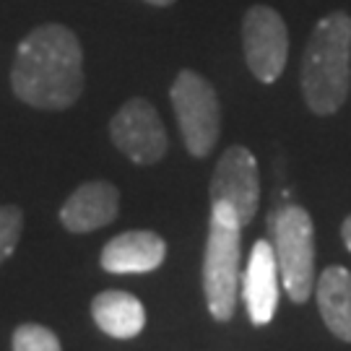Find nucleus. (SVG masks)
Returning <instances> with one entry per match:
<instances>
[{"label": "nucleus", "instance_id": "obj_1", "mask_svg": "<svg viewBox=\"0 0 351 351\" xmlns=\"http://www.w3.org/2000/svg\"><path fill=\"white\" fill-rule=\"evenodd\" d=\"M11 88L37 110H68L84 91V50L63 24L37 26L16 50Z\"/></svg>", "mask_w": 351, "mask_h": 351}, {"label": "nucleus", "instance_id": "obj_2", "mask_svg": "<svg viewBox=\"0 0 351 351\" xmlns=\"http://www.w3.org/2000/svg\"><path fill=\"white\" fill-rule=\"evenodd\" d=\"M351 86V16L333 11L315 24L302 55V94L315 114L343 107Z\"/></svg>", "mask_w": 351, "mask_h": 351}, {"label": "nucleus", "instance_id": "obj_3", "mask_svg": "<svg viewBox=\"0 0 351 351\" xmlns=\"http://www.w3.org/2000/svg\"><path fill=\"white\" fill-rule=\"evenodd\" d=\"M239 255H242V224L224 206H211L208 239L203 255V291L213 320H232L237 307Z\"/></svg>", "mask_w": 351, "mask_h": 351}, {"label": "nucleus", "instance_id": "obj_4", "mask_svg": "<svg viewBox=\"0 0 351 351\" xmlns=\"http://www.w3.org/2000/svg\"><path fill=\"white\" fill-rule=\"evenodd\" d=\"M271 234L276 250L281 284L289 300L302 304L315 289V226L302 206H284L271 216Z\"/></svg>", "mask_w": 351, "mask_h": 351}, {"label": "nucleus", "instance_id": "obj_5", "mask_svg": "<svg viewBox=\"0 0 351 351\" xmlns=\"http://www.w3.org/2000/svg\"><path fill=\"white\" fill-rule=\"evenodd\" d=\"M169 97L188 151L208 156L221 133V107L213 86L195 71H180Z\"/></svg>", "mask_w": 351, "mask_h": 351}, {"label": "nucleus", "instance_id": "obj_6", "mask_svg": "<svg viewBox=\"0 0 351 351\" xmlns=\"http://www.w3.org/2000/svg\"><path fill=\"white\" fill-rule=\"evenodd\" d=\"M211 206H224L237 216L242 226H247L261 206V175L258 162L250 149L229 146L221 154L211 177Z\"/></svg>", "mask_w": 351, "mask_h": 351}, {"label": "nucleus", "instance_id": "obj_7", "mask_svg": "<svg viewBox=\"0 0 351 351\" xmlns=\"http://www.w3.org/2000/svg\"><path fill=\"white\" fill-rule=\"evenodd\" d=\"M242 47L250 73L261 84H274L284 73L289 55V32L281 13L252 5L242 19Z\"/></svg>", "mask_w": 351, "mask_h": 351}, {"label": "nucleus", "instance_id": "obj_8", "mask_svg": "<svg viewBox=\"0 0 351 351\" xmlns=\"http://www.w3.org/2000/svg\"><path fill=\"white\" fill-rule=\"evenodd\" d=\"M110 136L114 146L136 164H156L167 154L162 117L146 99L125 101L110 123Z\"/></svg>", "mask_w": 351, "mask_h": 351}, {"label": "nucleus", "instance_id": "obj_9", "mask_svg": "<svg viewBox=\"0 0 351 351\" xmlns=\"http://www.w3.org/2000/svg\"><path fill=\"white\" fill-rule=\"evenodd\" d=\"M278 261L276 250L268 239H258L252 245L247 268L242 274V300L247 307L252 326H268L278 307Z\"/></svg>", "mask_w": 351, "mask_h": 351}, {"label": "nucleus", "instance_id": "obj_10", "mask_svg": "<svg viewBox=\"0 0 351 351\" xmlns=\"http://www.w3.org/2000/svg\"><path fill=\"white\" fill-rule=\"evenodd\" d=\"M120 211V193L112 182L94 180L75 188L60 208V221L73 234H86L112 224Z\"/></svg>", "mask_w": 351, "mask_h": 351}, {"label": "nucleus", "instance_id": "obj_11", "mask_svg": "<svg viewBox=\"0 0 351 351\" xmlns=\"http://www.w3.org/2000/svg\"><path fill=\"white\" fill-rule=\"evenodd\" d=\"M167 242L156 232L133 229L112 237L101 250L99 263L107 274H151L164 263Z\"/></svg>", "mask_w": 351, "mask_h": 351}, {"label": "nucleus", "instance_id": "obj_12", "mask_svg": "<svg viewBox=\"0 0 351 351\" xmlns=\"http://www.w3.org/2000/svg\"><path fill=\"white\" fill-rule=\"evenodd\" d=\"M91 317L99 326L101 333L112 336V339H136L146 328V307L138 297H133L130 291L110 289L101 291L91 302Z\"/></svg>", "mask_w": 351, "mask_h": 351}, {"label": "nucleus", "instance_id": "obj_13", "mask_svg": "<svg viewBox=\"0 0 351 351\" xmlns=\"http://www.w3.org/2000/svg\"><path fill=\"white\" fill-rule=\"evenodd\" d=\"M315 300L326 328L336 339L351 343V271L328 265L315 281Z\"/></svg>", "mask_w": 351, "mask_h": 351}, {"label": "nucleus", "instance_id": "obj_14", "mask_svg": "<svg viewBox=\"0 0 351 351\" xmlns=\"http://www.w3.org/2000/svg\"><path fill=\"white\" fill-rule=\"evenodd\" d=\"M13 351H63V346L50 328L26 323L13 333Z\"/></svg>", "mask_w": 351, "mask_h": 351}, {"label": "nucleus", "instance_id": "obj_15", "mask_svg": "<svg viewBox=\"0 0 351 351\" xmlns=\"http://www.w3.org/2000/svg\"><path fill=\"white\" fill-rule=\"evenodd\" d=\"M24 229V213L16 206H0V265L5 263L19 247Z\"/></svg>", "mask_w": 351, "mask_h": 351}, {"label": "nucleus", "instance_id": "obj_16", "mask_svg": "<svg viewBox=\"0 0 351 351\" xmlns=\"http://www.w3.org/2000/svg\"><path fill=\"white\" fill-rule=\"evenodd\" d=\"M341 237H343V245H346V250L351 252V213L343 219V224H341Z\"/></svg>", "mask_w": 351, "mask_h": 351}, {"label": "nucleus", "instance_id": "obj_17", "mask_svg": "<svg viewBox=\"0 0 351 351\" xmlns=\"http://www.w3.org/2000/svg\"><path fill=\"white\" fill-rule=\"evenodd\" d=\"M146 3H151V5H172V3H175V0H146Z\"/></svg>", "mask_w": 351, "mask_h": 351}]
</instances>
